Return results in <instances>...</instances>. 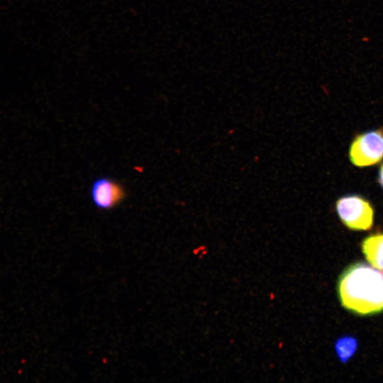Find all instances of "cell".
Segmentation results:
<instances>
[{"instance_id":"obj_7","label":"cell","mask_w":383,"mask_h":383,"mask_svg":"<svg viewBox=\"0 0 383 383\" xmlns=\"http://www.w3.org/2000/svg\"><path fill=\"white\" fill-rule=\"evenodd\" d=\"M378 182L379 183L381 187L383 188V164L380 167V169L379 171Z\"/></svg>"},{"instance_id":"obj_2","label":"cell","mask_w":383,"mask_h":383,"mask_svg":"<svg viewBox=\"0 0 383 383\" xmlns=\"http://www.w3.org/2000/svg\"><path fill=\"white\" fill-rule=\"evenodd\" d=\"M338 215L343 224L354 231H367L374 221V209L371 204L358 195H347L335 203Z\"/></svg>"},{"instance_id":"obj_5","label":"cell","mask_w":383,"mask_h":383,"mask_svg":"<svg viewBox=\"0 0 383 383\" xmlns=\"http://www.w3.org/2000/svg\"><path fill=\"white\" fill-rule=\"evenodd\" d=\"M362 251L369 263L383 270V233L371 234L361 244Z\"/></svg>"},{"instance_id":"obj_4","label":"cell","mask_w":383,"mask_h":383,"mask_svg":"<svg viewBox=\"0 0 383 383\" xmlns=\"http://www.w3.org/2000/svg\"><path fill=\"white\" fill-rule=\"evenodd\" d=\"M125 195L123 187L108 177L96 178L90 188V196L93 204L103 211L115 208L123 200Z\"/></svg>"},{"instance_id":"obj_6","label":"cell","mask_w":383,"mask_h":383,"mask_svg":"<svg viewBox=\"0 0 383 383\" xmlns=\"http://www.w3.org/2000/svg\"><path fill=\"white\" fill-rule=\"evenodd\" d=\"M358 343L355 337L345 335L338 338L335 343V350L340 361L347 362L355 354Z\"/></svg>"},{"instance_id":"obj_1","label":"cell","mask_w":383,"mask_h":383,"mask_svg":"<svg viewBox=\"0 0 383 383\" xmlns=\"http://www.w3.org/2000/svg\"><path fill=\"white\" fill-rule=\"evenodd\" d=\"M338 292L342 306L360 316L383 311V272L362 262L350 265L340 275Z\"/></svg>"},{"instance_id":"obj_3","label":"cell","mask_w":383,"mask_h":383,"mask_svg":"<svg viewBox=\"0 0 383 383\" xmlns=\"http://www.w3.org/2000/svg\"><path fill=\"white\" fill-rule=\"evenodd\" d=\"M349 157L354 165L360 167L380 162L383 158V129L357 135L350 144Z\"/></svg>"}]
</instances>
